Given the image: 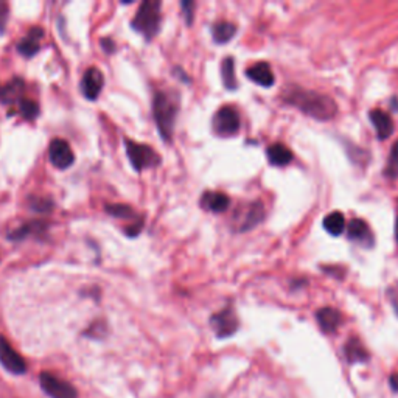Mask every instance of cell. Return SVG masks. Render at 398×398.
<instances>
[{"instance_id":"6da1fadb","label":"cell","mask_w":398,"mask_h":398,"mask_svg":"<svg viewBox=\"0 0 398 398\" xmlns=\"http://www.w3.org/2000/svg\"><path fill=\"white\" fill-rule=\"evenodd\" d=\"M280 98L287 105L296 107V109L316 120H322V122L332 120L338 114V105L332 97L316 91L303 89L299 86H287Z\"/></svg>"},{"instance_id":"7a4b0ae2","label":"cell","mask_w":398,"mask_h":398,"mask_svg":"<svg viewBox=\"0 0 398 398\" xmlns=\"http://www.w3.org/2000/svg\"><path fill=\"white\" fill-rule=\"evenodd\" d=\"M179 96L172 91H157L153 98V116L163 142H172L179 112Z\"/></svg>"},{"instance_id":"3957f363","label":"cell","mask_w":398,"mask_h":398,"mask_svg":"<svg viewBox=\"0 0 398 398\" xmlns=\"http://www.w3.org/2000/svg\"><path fill=\"white\" fill-rule=\"evenodd\" d=\"M162 3L157 0H145L141 3L134 19L131 21L132 30L141 33L145 39L151 41L159 33L162 24Z\"/></svg>"},{"instance_id":"277c9868","label":"cell","mask_w":398,"mask_h":398,"mask_svg":"<svg viewBox=\"0 0 398 398\" xmlns=\"http://www.w3.org/2000/svg\"><path fill=\"white\" fill-rule=\"evenodd\" d=\"M266 217L262 201H251L239 204L230 221V226L235 232H249L257 227Z\"/></svg>"},{"instance_id":"5b68a950","label":"cell","mask_w":398,"mask_h":398,"mask_svg":"<svg viewBox=\"0 0 398 398\" xmlns=\"http://www.w3.org/2000/svg\"><path fill=\"white\" fill-rule=\"evenodd\" d=\"M125 148L131 165L136 172H143V170L147 168H154L157 165H161L162 162L161 156L157 154L150 145L138 143L131 141V138H125Z\"/></svg>"},{"instance_id":"8992f818","label":"cell","mask_w":398,"mask_h":398,"mask_svg":"<svg viewBox=\"0 0 398 398\" xmlns=\"http://www.w3.org/2000/svg\"><path fill=\"white\" fill-rule=\"evenodd\" d=\"M212 128L215 134L221 137L235 136L239 128H242V120H239L238 111L232 106L219 107L212 118Z\"/></svg>"},{"instance_id":"52a82bcc","label":"cell","mask_w":398,"mask_h":398,"mask_svg":"<svg viewBox=\"0 0 398 398\" xmlns=\"http://www.w3.org/2000/svg\"><path fill=\"white\" fill-rule=\"evenodd\" d=\"M210 325L218 338H229L238 330L239 320L232 307H226L210 318Z\"/></svg>"},{"instance_id":"ba28073f","label":"cell","mask_w":398,"mask_h":398,"mask_svg":"<svg viewBox=\"0 0 398 398\" xmlns=\"http://www.w3.org/2000/svg\"><path fill=\"white\" fill-rule=\"evenodd\" d=\"M41 388L44 392L52 398H78L77 389H75L71 383L61 378L55 377L48 372H42L39 377Z\"/></svg>"},{"instance_id":"9c48e42d","label":"cell","mask_w":398,"mask_h":398,"mask_svg":"<svg viewBox=\"0 0 398 398\" xmlns=\"http://www.w3.org/2000/svg\"><path fill=\"white\" fill-rule=\"evenodd\" d=\"M48 159L50 163L58 170H67L75 163V154L66 141L53 138L48 145Z\"/></svg>"},{"instance_id":"30bf717a","label":"cell","mask_w":398,"mask_h":398,"mask_svg":"<svg viewBox=\"0 0 398 398\" xmlns=\"http://www.w3.org/2000/svg\"><path fill=\"white\" fill-rule=\"evenodd\" d=\"M0 364L15 375H22L27 372V363L3 336H0Z\"/></svg>"},{"instance_id":"8fae6325","label":"cell","mask_w":398,"mask_h":398,"mask_svg":"<svg viewBox=\"0 0 398 398\" xmlns=\"http://www.w3.org/2000/svg\"><path fill=\"white\" fill-rule=\"evenodd\" d=\"M105 86V77L101 71H98L97 67H89L83 75V80H81V91H83V96L87 100H97L98 96L103 91Z\"/></svg>"},{"instance_id":"7c38bea8","label":"cell","mask_w":398,"mask_h":398,"mask_svg":"<svg viewBox=\"0 0 398 398\" xmlns=\"http://www.w3.org/2000/svg\"><path fill=\"white\" fill-rule=\"evenodd\" d=\"M347 235L352 242H356L359 244L365 246V248H372L375 244V237L372 232L370 226L361 218L352 219L349 226H347Z\"/></svg>"},{"instance_id":"4fadbf2b","label":"cell","mask_w":398,"mask_h":398,"mask_svg":"<svg viewBox=\"0 0 398 398\" xmlns=\"http://www.w3.org/2000/svg\"><path fill=\"white\" fill-rule=\"evenodd\" d=\"M42 37H44L42 27H31L28 30V33L17 44V52L25 56V58H33V56L39 52Z\"/></svg>"},{"instance_id":"5bb4252c","label":"cell","mask_w":398,"mask_h":398,"mask_svg":"<svg viewBox=\"0 0 398 398\" xmlns=\"http://www.w3.org/2000/svg\"><path fill=\"white\" fill-rule=\"evenodd\" d=\"M48 230V223L47 221L42 219H33L25 223L24 226L17 227V229L11 230L8 233L10 239H15V242H21V239H25L28 237H42L46 235V232Z\"/></svg>"},{"instance_id":"9a60e30c","label":"cell","mask_w":398,"mask_h":398,"mask_svg":"<svg viewBox=\"0 0 398 398\" xmlns=\"http://www.w3.org/2000/svg\"><path fill=\"white\" fill-rule=\"evenodd\" d=\"M369 118L372 125H374V129L380 141H386L394 132V122L388 112L381 109H372Z\"/></svg>"},{"instance_id":"2e32d148","label":"cell","mask_w":398,"mask_h":398,"mask_svg":"<svg viewBox=\"0 0 398 398\" xmlns=\"http://www.w3.org/2000/svg\"><path fill=\"white\" fill-rule=\"evenodd\" d=\"M201 207L212 213H223L230 206V199L223 192H206L199 201Z\"/></svg>"},{"instance_id":"e0dca14e","label":"cell","mask_w":398,"mask_h":398,"mask_svg":"<svg viewBox=\"0 0 398 398\" xmlns=\"http://www.w3.org/2000/svg\"><path fill=\"white\" fill-rule=\"evenodd\" d=\"M246 75H248V78L254 81V83L260 84L263 87H271L274 86L275 83V77H274V72L268 62H257V64L251 66L248 71H246Z\"/></svg>"},{"instance_id":"ac0fdd59","label":"cell","mask_w":398,"mask_h":398,"mask_svg":"<svg viewBox=\"0 0 398 398\" xmlns=\"http://www.w3.org/2000/svg\"><path fill=\"white\" fill-rule=\"evenodd\" d=\"M316 319H318V324L322 332L334 333L339 328L341 322H343V316H341L338 309H334L332 307H325L316 311Z\"/></svg>"},{"instance_id":"d6986e66","label":"cell","mask_w":398,"mask_h":398,"mask_svg":"<svg viewBox=\"0 0 398 398\" xmlns=\"http://www.w3.org/2000/svg\"><path fill=\"white\" fill-rule=\"evenodd\" d=\"M266 157L271 165L274 167H287L293 161V153L285 143H273L266 150Z\"/></svg>"},{"instance_id":"ffe728a7","label":"cell","mask_w":398,"mask_h":398,"mask_svg":"<svg viewBox=\"0 0 398 398\" xmlns=\"http://www.w3.org/2000/svg\"><path fill=\"white\" fill-rule=\"evenodd\" d=\"M25 89V84L21 78H12L11 81H8L3 87H0V101L5 105H11L15 103V101H21L22 97V92Z\"/></svg>"},{"instance_id":"44dd1931","label":"cell","mask_w":398,"mask_h":398,"mask_svg":"<svg viewBox=\"0 0 398 398\" xmlns=\"http://www.w3.org/2000/svg\"><path fill=\"white\" fill-rule=\"evenodd\" d=\"M344 353H345V358L349 359V363L352 364L364 363V361H368V358H369L368 350H365V347L358 338H350L349 341H347V344L344 347Z\"/></svg>"},{"instance_id":"7402d4cb","label":"cell","mask_w":398,"mask_h":398,"mask_svg":"<svg viewBox=\"0 0 398 398\" xmlns=\"http://www.w3.org/2000/svg\"><path fill=\"white\" fill-rule=\"evenodd\" d=\"M237 25L227 21L215 22L212 27V36L213 41L217 44H227L233 39V36L237 35Z\"/></svg>"},{"instance_id":"603a6c76","label":"cell","mask_w":398,"mask_h":398,"mask_svg":"<svg viewBox=\"0 0 398 398\" xmlns=\"http://www.w3.org/2000/svg\"><path fill=\"white\" fill-rule=\"evenodd\" d=\"M221 78L227 91H235L238 86L237 75H235V60L232 56H227L221 62Z\"/></svg>"},{"instance_id":"cb8c5ba5","label":"cell","mask_w":398,"mask_h":398,"mask_svg":"<svg viewBox=\"0 0 398 398\" xmlns=\"http://www.w3.org/2000/svg\"><path fill=\"white\" fill-rule=\"evenodd\" d=\"M324 229L333 237H339L345 229V218L341 212H332L324 218Z\"/></svg>"},{"instance_id":"d4e9b609","label":"cell","mask_w":398,"mask_h":398,"mask_svg":"<svg viewBox=\"0 0 398 398\" xmlns=\"http://www.w3.org/2000/svg\"><path fill=\"white\" fill-rule=\"evenodd\" d=\"M105 208H106V212L114 218H120V219L137 218L134 208L126 204H106Z\"/></svg>"},{"instance_id":"484cf974","label":"cell","mask_w":398,"mask_h":398,"mask_svg":"<svg viewBox=\"0 0 398 398\" xmlns=\"http://www.w3.org/2000/svg\"><path fill=\"white\" fill-rule=\"evenodd\" d=\"M19 112L22 114V117L25 120H35L37 116H39V105L36 101L30 100V98H22L19 101Z\"/></svg>"},{"instance_id":"4316f807","label":"cell","mask_w":398,"mask_h":398,"mask_svg":"<svg viewBox=\"0 0 398 398\" xmlns=\"http://www.w3.org/2000/svg\"><path fill=\"white\" fill-rule=\"evenodd\" d=\"M28 207L33 212L37 213H50L53 210V201L50 198H44V197H30L28 198Z\"/></svg>"},{"instance_id":"83f0119b","label":"cell","mask_w":398,"mask_h":398,"mask_svg":"<svg viewBox=\"0 0 398 398\" xmlns=\"http://www.w3.org/2000/svg\"><path fill=\"white\" fill-rule=\"evenodd\" d=\"M384 174H386L390 179L398 178V141L394 143L392 150H390L386 168H384Z\"/></svg>"},{"instance_id":"f1b7e54d","label":"cell","mask_w":398,"mask_h":398,"mask_svg":"<svg viewBox=\"0 0 398 398\" xmlns=\"http://www.w3.org/2000/svg\"><path fill=\"white\" fill-rule=\"evenodd\" d=\"M195 6H197V3H195V2H187V0H184V2H181V8H182V12H184L186 21H187L188 25L193 24Z\"/></svg>"},{"instance_id":"f546056e","label":"cell","mask_w":398,"mask_h":398,"mask_svg":"<svg viewBox=\"0 0 398 398\" xmlns=\"http://www.w3.org/2000/svg\"><path fill=\"white\" fill-rule=\"evenodd\" d=\"M8 17H10L8 3L0 2V33H3V31H5L6 22H8Z\"/></svg>"},{"instance_id":"4dcf8cb0","label":"cell","mask_w":398,"mask_h":398,"mask_svg":"<svg viewBox=\"0 0 398 398\" xmlns=\"http://www.w3.org/2000/svg\"><path fill=\"white\" fill-rule=\"evenodd\" d=\"M142 229H143V219L141 218L138 221H136L134 224H131L129 227H126L125 229V233L126 235H128L129 238H136L138 233L142 232Z\"/></svg>"},{"instance_id":"1f68e13d","label":"cell","mask_w":398,"mask_h":398,"mask_svg":"<svg viewBox=\"0 0 398 398\" xmlns=\"http://www.w3.org/2000/svg\"><path fill=\"white\" fill-rule=\"evenodd\" d=\"M100 46L106 53H109V55L116 52V42L112 41V37H103V39L100 41Z\"/></svg>"},{"instance_id":"d6a6232c","label":"cell","mask_w":398,"mask_h":398,"mask_svg":"<svg viewBox=\"0 0 398 398\" xmlns=\"http://www.w3.org/2000/svg\"><path fill=\"white\" fill-rule=\"evenodd\" d=\"M390 388L398 392V374H394L392 377H390Z\"/></svg>"},{"instance_id":"836d02e7","label":"cell","mask_w":398,"mask_h":398,"mask_svg":"<svg viewBox=\"0 0 398 398\" xmlns=\"http://www.w3.org/2000/svg\"><path fill=\"white\" fill-rule=\"evenodd\" d=\"M395 237H397V242H398V218L395 221Z\"/></svg>"}]
</instances>
